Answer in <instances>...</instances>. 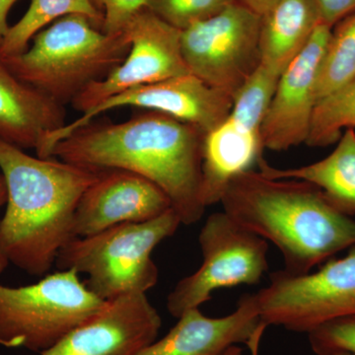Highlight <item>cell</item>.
Here are the masks:
<instances>
[{
	"instance_id": "ba28073f",
	"label": "cell",
	"mask_w": 355,
	"mask_h": 355,
	"mask_svg": "<svg viewBox=\"0 0 355 355\" xmlns=\"http://www.w3.org/2000/svg\"><path fill=\"white\" fill-rule=\"evenodd\" d=\"M198 243L202 265L180 280L167 297V309L175 318L200 308L217 289L256 286L268 270V243L224 211L207 217Z\"/></svg>"
},
{
	"instance_id": "7a4b0ae2",
	"label": "cell",
	"mask_w": 355,
	"mask_h": 355,
	"mask_svg": "<svg viewBox=\"0 0 355 355\" xmlns=\"http://www.w3.org/2000/svg\"><path fill=\"white\" fill-rule=\"evenodd\" d=\"M0 174L7 189L0 220V252L28 275L44 277L73 239L79 200L101 170L55 156L29 155L0 139Z\"/></svg>"
},
{
	"instance_id": "44dd1931",
	"label": "cell",
	"mask_w": 355,
	"mask_h": 355,
	"mask_svg": "<svg viewBox=\"0 0 355 355\" xmlns=\"http://www.w3.org/2000/svg\"><path fill=\"white\" fill-rule=\"evenodd\" d=\"M331 29L317 83V103L355 78V11Z\"/></svg>"
},
{
	"instance_id": "cb8c5ba5",
	"label": "cell",
	"mask_w": 355,
	"mask_h": 355,
	"mask_svg": "<svg viewBox=\"0 0 355 355\" xmlns=\"http://www.w3.org/2000/svg\"><path fill=\"white\" fill-rule=\"evenodd\" d=\"M237 0H150L149 9L177 29L183 30L216 15Z\"/></svg>"
},
{
	"instance_id": "d4e9b609",
	"label": "cell",
	"mask_w": 355,
	"mask_h": 355,
	"mask_svg": "<svg viewBox=\"0 0 355 355\" xmlns=\"http://www.w3.org/2000/svg\"><path fill=\"white\" fill-rule=\"evenodd\" d=\"M307 335L311 349L317 355L355 354V315L328 322Z\"/></svg>"
},
{
	"instance_id": "4316f807",
	"label": "cell",
	"mask_w": 355,
	"mask_h": 355,
	"mask_svg": "<svg viewBox=\"0 0 355 355\" xmlns=\"http://www.w3.org/2000/svg\"><path fill=\"white\" fill-rule=\"evenodd\" d=\"M319 11L321 22L333 28L355 11V0H313Z\"/></svg>"
},
{
	"instance_id": "52a82bcc",
	"label": "cell",
	"mask_w": 355,
	"mask_h": 355,
	"mask_svg": "<svg viewBox=\"0 0 355 355\" xmlns=\"http://www.w3.org/2000/svg\"><path fill=\"white\" fill-rule=\"evenodd\" d=\"M266 326L309 334L318 327L355 315V245L340 259H330L316 272H272L270 284L254 294Z\"/></svg>"
},
{
	"instance_id": "3957f363",
	"label": "cell",
	"mask_w": 355,
	"mask_h": 355,
	"mask_svg": "<svg viewBox=\"0 0 355 355\" xmlns=\"http://www.w3.org/2000/svg\"><path fill=\"white\" fill-rule=\"evenodd\" d=\"M220 202L233 220L279 250L291 275L312 272L355 245L354 219L309 182L250 170L231 180Z\"/></svg>"
},
{
	"instance_id": "6da1fadb",
	"label": "cell",
	"mask_w": 355,
	"mask_h": 355,
	"mask_svg": "<svg viewBox=\"0 0 355 355\" xmlns=\"http://www.w3.org/2000/svg\"><path fill=\"white\" fill-rule=\"evenodd\" d=\"M200 128L168 114L144 111L123 123L94 120L53 146L51 156L92 169H121L157 184L184 225L202 218Z\"/></svg>"
},
{
	"instance_id": "d6986e66",
	"label": "cell",
	"mask_w": 355,
	"mask_h": 355,
	"mask_svg": "<svg viewBox=\"0 0 355 355\" xmlns=\"http://www.w3.org/2000/svg\"><path fill=\"white\" fill-rule=\"evenodd\" d=\"M259 172L270 179L309 182L323 191L329 202L347 216L355 214V130L347 128L335 150L328 156L301 167L280 169L261 157Z\"/></svg>"
},
{
	"instance_id": "5bb4252c",
	"label": "cell",
	"mask_w": 355,
	"mask_h": 355,
	"mask_svg": "<svg viewBox=\"0 0 355 355\" xmlns=\"http://www.w3.org/2000/svg\"><path fill=\"white\" fill-rule=\"evenodd\" d=\"M171 209L168 196L146 178L127 170H101L77 205L74 237L151 220Z\"/></svg>"
},
{
	"instance_id": "277c9868",
	"label": "cell",
	"mask_w": 355,
	"mask_h": 355,
	"mask_svg": "<svg viewBox=\"0 0 355 355\" xmlns=\"http://www.w3.org/2000/svg\"><path fill=\"white\" fill-rule=\"evenodd\" d=\"M92 23L65 16L40 31L24 53L3 60L18 78L65 107L119 67L130 49L125 31L106 34Z\"/></svg>"
},
{
	"instance_id": "7c38bea8",
	"label": "cell",
	"mask_w": 355,
	"mask_h": 355,
	"mask_svg": "<svg viewBox=\"0 0 355 355\" xmlns=\"http://www.w3.org/2000/svg\"><path fill=\"white\" fill-rule=\"evenodd\" d=\"M331 33L330 26H318L304 49L280 76L261 125L263 149L288 150L307 141L317 105L320 67Z\"/></svg>"
},
{
	"instance_id": "9a60e30c",
	"label": "cell",
	"mask_w": 355,
	"mask_h": 355,
	"mask_svg": "<svg viewBox=\"0 0 355 355\" xmlns=\"http://www.w3.org/2000/svg\"><path fill=\"white\" fill-rule=\"evenodd\" d=\"M178 323L160 340L137 355H222L238 343H245L263 324L254 294H245L231 314L205 316L195 308L186 311Z\"/></svg>"
},
{
	"instance_id": "8992f818",
	"label": "cell",
	"mask_w": 355,
	"mask_h": 355,
	"mask_svg": "<svg viewBox=\"0 0 355 355\" xmlns=\"http://www.w3.org/2000/svg\"><path fill=\"white\" fill-rule=\"evenodd\" d=\"M74 270H58L36 284H0V345L43 354L105 307Z\"/></svg>"
},
{
	"instance_id": "ac0fdd59",
	"label": "cell",
	"mask_w": 355,
	"mask_h": 355,
	"mask_svg": "<svg viewBox=\"0 0 355 355\" xmlns=\"http://www.w3.org/2000/svg\"><path fill=\"white\" fill-rule=\"evenodd\" d=\"M321 23L313 0H277L261 16V64L282 73Z\"/></svg>"
},
{
	"instance_id": "4dcf8cb0",
	"label": "cell",
	"mask_w": 355,
	"mask_h": 355,
	"mask_svg": "<svg viewBox=\"0 0 355 355\" xmlns=\"http://www.w3.org/2000/svg\"><path fill=\"white\" fill-rule=\"evenodd\" d=\"M268 328L266 324H263L254 336H252L251 340L247 343L248 349H250L251 355H260V347L261 338H263V333H265L266 329Z\"/></svg>"
},
{
	"instance_id": "f546056e",
	"label": "cell",
	"mask_w": 355,
	"mask_h": 355,
	"mask_svg": "<svg viewBox=\"0 0 355 355\" xmlns=\"http://www.w3.org/2000/svg\"><path fill=\"white\" fill-rule=\"evenodd\" d=\"M7 202V189L6 181H4V178L0 174V209L4 205H6ZM9 263L8 261L6 260V257L1 254L0 252V275L4 272V270H6L7 266H8Z\"/></svg>"
},
{
	"instance_id": "7402d4cb",
	"label": "cell",
	"mask_w": 355,
	"mask_h": 355,
	"mask_svg": "<svg viewBox=\"0 0 355 355\" xmlns=\"http://www.w3.org/2000/svg\"><path fill=\"white\" fill-rule=\"evenodd\" d=\"M347 128L355 130V78L317 103L306 144L331 146Z\"/></svg>"
},
{
	"instance_id": "9c48e42d",
	"label": "cell",
	"mask_w": 355,
	"mask_h": 355,
	"mask_svg": "<svg viewBox=\"0 0 355 355\" xmlns=\"http://www.w3.org/2000/svg\"><path fill=\"white\" fill-rule=\"evenodd\" d=\"M261 21L236 1L183 30L182 55L190 73L233 99L260 64Z\"/></svg>"
},
{
	"instance_id": "484cf974",
	"label": "cell",
	"mask_w": 355,
	"mask_h": 355,
	"mask_svg": "<svg viewBox=\"0 0 355 355\" xmlns=\"http://www.w3.org/2000/svg\"><path fill=\"white\" fill-rule=\"evenodd\" d=\"M94 6L102 7V31L109 35L125 31L132 18L149 8L150 0H91ZM97 8V7H96Z\"/></svg>"
},
{
	"instance_id": "f1b7e54d",
	"label": "cell",
	"mask_w": 355,
	"mask_h": 355,
	"mask_svg": "<svg viewBox=\"0 0 355 355\" xmlns=\"http://www.w3.org/2000/svg\"><path fill=\"white\" fill-rule=\"evenodd\" d=\"M237 1L261 17L272 8L277 0H237Z\"/></svg>"
},
{
	"instance_id": "1f68e13d",
	"label": "cell",
	"mask_w": 355,
	"mask_h": 355,
	"mask_svg": "<svg viewBox=\"0 0 355 355\" xmlns=\"http://www.w3.org/2000/svg\"><path fill=\"white\" fill-rule=\"evenodd\" d=\"M222 355H242V349L238 347L237 345H233V347H229Z\"/></svg>"
},
{
	"instance_id": "30bf717a",
	"label": "cell",
	"mask_w": 355,
	"mask_h": 355,
	"mask_svg": "<svg viewBox=\"0 0 355 355\" xmlns=\"http://www.w3.org/2000/svg\"><path fill=\"white\" fill-rule=\"evenodd\" d=\"M232 105L230 96L207 85L191 73L144 84L112 96L81 114L80 118L46 135L36 148L37 156L51 157L53 146L70 132L105 112L121 107L159 112L191 123L207 133L227 119Z\"/></svg>"
},
{
	"instance_id": "83f0119b",
	"label": "cell",
	"mask_w": 355,
	"mask_h": 355,
	"mask_svg": "<svg viewBox=\"0 0 355 355\" xmlns=\"http://www.w3.org/2000/svg\"><path fill=\"white\" fill-rule=\"evenodd\" d=\"M17 1L18 0H0V44L3 42L7 33L10 29V26L7 21L9 11Z\"/></svg>"
},
{
	"instance_id": "836d02e7",
	"label": "cell",
	"mask_w": 355,
	"mask_h": 355,
	"mask_svg": "<svg viewBox=\"0 0 355 355\" xmlns=\"http://www.w3.org/2000/svg\"><path fill=\"white\" fill-rule=\"evenodd\" d=\"M0 355H1V354H0Z\"/></svg>"
},
{
	"instance_id": "603a6c76",
	"label": "cell",
	"mask_w": 355,
	"mask_h": 355,
	"mask_svg": "<svg viewBox=\"0 0 355 355\" xmlns=\"http://www.w3.org/2000/svg\"><path fill=\"white\" fill-rule=\"evenodd\" d=\"M282 73L261 64L233 98L229 118L249 132L259 133Z\"/></svg>"
},
{
	"instance_id": "d6a6232c",
	"label": "cell",
	"mask_w": 355,
	"mask_h": 355,
	"mask_svg": "<svg viewBox=\"0 0 355 355\" xmlns=\"http://www.w3.org/2000/svg\"><path fill=\"white\" fill-rule=\"evenodd\" d=\"M334 355H355V354H352V352H338V354Z\"/></svg>"
},
{
	"instance_id": "e0dca14e",
	"label": "cell",
	"mask_w": 355,
	"mask_h": 355,
	"mask_svg": "<svg viewBox=\"0 0 355 355\" xmlns=\"http://www.w3.org/2000/svg\"><path fill=\"white\" fill-rule=\"evenodd\" d=\"M259 133L249 132L227 116L205 133L202 146V200L205 207L220 202L231 180L252 170L263 156Z\"/></svg>"
},
{
	"instance_id": "ffe728a7",
	"label": "cell",
	"mask_w": 355,
	"mask_h": 355,
	"mask_svg": "<svg viewBox=\"0 0 355 355\" xmlns=\"http://www.w3.org/2000/svg\"><path fill=\"white\" fill-rule=\"evenodd\" d=\"M69 15H83L102 23L103 15L91 0H31L24 16L10 27L0 44V57L24 53L29 43L46 25Z\"/></svg>"
},
{
	"instance_id": "8fae6325",
	"label": "cell",
	"mask_w": 355,
	"mask_h": 355,
	"mask_svg": "<svg viewBox=\"0 0 355 355\" xmlns=\"http://www.w3.org/2000/svg\"><path fill=\"white\" fill-rule=\"evenodd\" d=\"M125 32L130 44L125 60L72 101V107L81 114L128 89L190 73L182 55L181 30L150 9L137 13Z\"/></svg>"
},
{
	"instance_id": "4fadbf2b",
	"label": "cell",
	"mask_w": 355,
	"mask_h": 355,
	"mask_svg": "<svg viewBox=\"0 0 355 355\" xmlns=\"http://www.w3.org/2000/svg\"><path fill=\"white\" fill-rule=\"evenodd\" d=\"M160 315L146 293L108 301L41 355H137L157 340Z\"/></svg>"
},
{
	"instance_id": "5b68a950",
	"label": "cell",
	"mask_w": 355,
	"mask_h": 355,
	"mask_svg": "<svg viewBox=\"0 0 355 355\" xmlns=\"http://www.w3.org/2000/svg\"><path fill=\"white\" fill-rule=\"evenodd\" d=\"M182 225L174 210L139 223H123L94 235L76 237L58 254V270L87 275L86 287L103 301L146 293L159 279L153 252Z\"/></svg>"
},
{
	"instance_id": "2e32d148",
	"label": "cell",
	"mask_w": 355,
	"mask_h": 355,
	"mask_svg": "<svg viewBox=\"0 0 355 355\" xmlns=\"http://www.w3.org/2000/svg\"><path fill=\"white\" fill-rule=\"evenodd\" d=\"M65 107L18 78L0 57V139L24 149L67 125Z\"/></svg>"
}]
</instances>
